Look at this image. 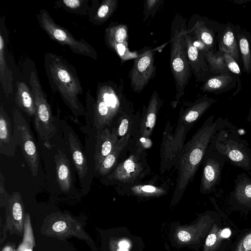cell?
Segmentation results:
<instances>
[{"label":"cell","mask_w":251,"mask_h":251,"mask_svg":"<svg viewBox=\"0 0 251 251\" xmlns=\"http://www.w3.org/2000/svg\"><path fill=\"white\" fill-rule=\"evenodd\" d=\"M229 123L226 119L220 117L214 121V116L211 115L185 144L176 168L177 176L175 198H180L188 184L193 182L212 137L219 130Z\"/></svg>","instance_id":"6da1fadb"},{"label":"cell","mask_w":251,"mask_h":251,"mask_svg":"<svg viewBox=\"0 0 251 251\" xmlns=\"http://www.w3.org/2000/svg\"><path fill=\"white\" fill-rule=\"evenodd\" d=\"M44 64L51 91L59 94L75 116L83 115L84 107L79 99L83 89L75 67L52 53L45 54Z\"/></svg>","instance_id":"7a4b0ae2"},{"label":"cell","mask_w":251,"mask_h":251,"mask_svg":"<svg viewBox=\"0 0 251 251\" xmlns=\"http://www.w3.org/2000/svg\"><path fill=\"white\" fill-rule=\"evenodd\" d=\"M123 90V85L119 87L113 82L100 83L97 86L96 100L88 91L87 107L93 110V124L97 132L109 127L121 114L132 110Z\"/></svg>","instance_id":"3957f363"},{"label":"cell","mask_w":251,"mask_h":251,"mask_svg":"<svg viewBox=\"0 0 251 251\" xmlns=\"http://www.w3.org/2000/svg\"><path fill=\"white\" fill-rule=\"evenodd\" d=\"M187 20L179 13L175 15L170 29V69L175 83L176 94L173 105L175 107L184 94L191 78L192 71L189 63L185 33Z\"/></svg>","instance_id":"277c9868"},{"label":"cell","mask_w":251,"mask_h":251,"mask_svg":"<svg viewBox=\"0 0 251 251\" xmlns=\"http://www.w3.org/2000/svg\"><path fill=\"white\" fill-rule=\"evenodd\" d=\"M151 173L145 148L131 137L126 154L106 178L116 187H126L142 182Z\"/></svg>","instance_id":"5b68a950"},{"label":"cell","mask_w":251,"mask_h":251,"mask_svg":"<svg viewBox=\"0 0 251 251\" xmlns=\"http://www.w3.org/2000/svg\"><path fill=\"white\" fill-rule=\"evenodd\" d=\"M210 145L224 155L231 165L241 168L251 176V150L249 143L241 137L230 123L219 130Z\"/></svg>","instance_id":"8992f818"},{"label":"cell","mask_w":251,"mask_h":251,"mask_svg":"<svg viewBox=\"0 0 251 251\" xmlns=\"http://www.w3.org/2000/svg\"><path fill=\"white\" fill-rule=\"evenodd\" d=\"M29 82L36 110L34 119L35 128L44 145L50 150L52 148L50 140L56 132L51 107L36 72H30Z\"/></svg>","instance_id":"52a82bcc"},{"label":"cell","mask_w":251,"mask_h":251,"mask_svg":"<svg viewBox=\"0 0 251 251\" xmlns=\"http://www.w3.org/2000/svg\"><path fill=\"white\" fill-rule=\"evenodd\" d=\"M38 24L49 37L58 43L68 47L74 53L97 58L94 48L83 39L77 40L64 27L56 23L48 11L41 9L37 14Z\"/></svg>","instance_id":"ba28073f"},{"label":"cell","mask_w":251,"mask_h":251,"mask_svg":"<svg viewBox=\"0 0 251 251\" xmlns=\"http://www.w3.org/2000/svg\"><path fill=\"white\" fill-rule=\"evenodd\" d=\"M174 127L170 122L166 124L160 146V156L161 174L175 169L184 147L185 140L190 129L184 126L177 125L174 132Z\"/></svg>","instance_id":"9c48e42d"},{"label":"cell","mask_w":251,"mask_h":251,"mask_svg":"<svg viewBox=\"0 0 251 251\" xmlns=\"http://www.w3.org/2000/svg\"><path fill=\"white\" fill-rule=\"evenodd\" d=\"M13 125L17 144L21 147L31 175L35 177L38 175L39 166L37 148L27 122L17 108L13 111Z\"/></svg>","instance_id":"30bf717a"},{"label":"cell","mask_w":251,"mask_h":251,"mask_svg":"<svg viewBox=\"0 0 251 251\" xmlns=\"http://www.w3.org/2000/svg\"><path fill=\"white\" fill-rule=\"evenodd\" d=\"M138 53V56L134 59L129 76L133 91L140 93L155 76V50L151 47H145Z\"/></svg>","instance_id":"8fae6325"},{"label":"cell","mask_w":251,"mask_h":251,"mask_svg":"<svg viewBox=\"0 0 251 251\" xmlns=\"http://www.w3.org/2000/svg\"><path fill=\"white\" fill-rule=\"evenodd\" d=\"M226 162V158L209 144L201 163L202 170L200 189L201 193L207 194L216 190L221 183L222 171Z\"/></svg>","instance_id":"7c38bea8"},{"label":"cell","mask_w":251,"mask_h":251,"mask_svg":"<svg viewBox=\"0 0 251 251\" xmlns=\"http://www.w3.org/2000/svg\"><path fill=\"white\" fill-rule=\"evenodd\" d=\"M217 25L207 18L195 14L190 17L187 29L203 48L216 51L215 48L219 35H216V32L223 30L218 31Z\"/></svg>","instance_id":"4fadbf2b"},{"label":"cell","mask_w":251,"mask_h":251,"mask_svg":"<svg viewBox=\"0 0 251 251\" xmlns=\"http://www.w3.org/2000/svg\"><path fill=\"white\" fill-rule=\"evenodd\" d=\"M128 26L125 24L112 23L105 29L104 40L107 47L120 57L122 63L135 59L136 51H131L128 47Z\"/></svg>","instance_id":"5bb4252c"},{"label":"cell","mask_w":251,"mask_h":251,"mask_svg":"<svg viewBox=\"0 0 251 251\" xmlns=\"http://www.w3.org/2000/svg\"><path fill=\"white\" fill-rule=\"evenodd\" d=\"M163 104V101L157 91L152 93L147 107L143 109L139 128L138 136L136 141L144 148V143L151 136L155 125L156 120L159 110Z\"/></svg>","instance_id":"9a60e30c"},{"label":"cell","mask_w":251,"mask_h":251,"mask_svg":"<svg viewBox=\"0 0 251 251\" xmlns=\"http://www.w3.org/2000/svg\"><path fill=\"white\" fill-rule=\"evenodd\" d=\"M51 221H48L47 230L45 234L56 237L75 236L85 240L89 238L82 230L81 226L70 216L54 213L50 216Z\"/></svg>","instance_id":"2e32d148"},{"label":"cell","mask_w":251,"mask_h":251,"mask_svg":"<svg viewBox=\"0 0 251 251\" xmlns=\"http://www.w3.org/2000/svg\"><path fill=\"white\" fill-rule=\"evenodd\" d=\"M185 38L187 56L192 73L196 81L204 82L214 75L210 72L202 51L196 46L194 37L187 29L185 33Z\"/></svg>","instance_id":"e0dca14e"},{"label":"cell","mask_w":251,"mask_h":251,"mask_svg":"<svg viewBox=\"0 0 251 251\" xmlns=\"http://www.w3.org/2000/svg\"><path fill=\"white\" fill-rule=\"evenodd\" d=\"M5 207L6 230L11 234L24 235V204L20 193L13 192Z\"/></svg>","instance_id":"ac0fdd59"},{"label":"cell","mask_w":251,"mask_h":251,"mask_svg":"<svg viewBox=\"0 0 251 251\" xmlns=\"http://www.w3.org/2000/svg\"><path fill=\"white\" fill-rule=\"evenodd\" d=\"M237 86L232 96L236 95L241 88L240 76L231 72L223 73L214 75L208 78L201 87L204 92L216 95L229 91Z\"/></svg>","instance_id":"d6986e66"},{"label":"cell","mask_w":251,"mask_h":251,"mask_svg":"<svg viewBox=\"0 0 251 251\" xmlns=\"http://www.w3.org/2000/svg\"><path fill=\"white\" fill-rule=\"evenodd\" d=\"M216 101L215 99L204 96L187 104L186 108L182 106L180 109L177 124L186 126L190 129Z\"/></svg>","instance_id":"ffe728a7"},{"label":"cell","mask_w":251,"mask_h":251,"mask_svg":"<svg viewBox=\"0 0 251 251\" xmlns=\"http://www.w3.org/2000/svg\"><path fill=\"white\" fill-rule=\"evenodd\" d=\"M119 141L115 126L97 132L94 160L97 172L103 159L112 151Z\"/></svg>","instance_id":"44dd1931"},{"label":"cell","mask_w":251,"mask_h":251,"mask_svg":"<svg viewBox=\"0 0 251 251\" xmlns=\"http://www.w3.org/2000/svg\"><path fill=\"white\" fill-rule=\"evenodd\" d=\"M137 136L133 131H130L119 141L112 151L103 159L97 172L102 176L108 175L116 168L126 154L131 137Z\"/></svg>","instance_id":"7402d4cb"},{"label":"cell","mask_w":251,"mask_h":251,"mask_svg":"<svg viewBox=\"0 0 251 251\" xmlns=\"http://www.w3.org/2000/svg\"><path fill=\"white\" fill-rule=\"evenodd\" d=\"M13 125L2 105L0 106V153L7 156L15 155L17 147Z\"/></svg>","instance_id":"603a6c76"},{"label":"cell","mask_w":251,"mask_h":251,"mask_svg":"<svg viewBox=\"0 0 251 251\" xmlns=\"http://www.w3.org/2000/svg\"><path fill=\"white\" fill-rule=\"evenodd\" d=\"M162 178L154 177L147 182H141L132 186L116 187L125 192L143 195L163 194L174 186L170 180Z\"/></svg>","instance_id":"cb8c5ba5"},{"label":"cell","mask_w":251,"mask_h":251,"mask_svg":"<svg viewBox=\"0 0 251 251\" xmlns=\"http://www.w3.org/2000/svg\"><path fill=\"white\" fill-rule=\"evenodd\" d=\"M230 198L234 204L251 207V178L245 173L238 174L234 180Z\"/></svg>","instance_id":"d4e9b609"},{"label":"cell","mask_w":251,"mask_h":251,"mask_svg":"<svg viewBox=\"0 0 251 251\" xmlns=\"http://www.w3.org/2000/svg\"><path fill=\"white\" fill-rule=\"evenodd\" d=\"M219 50L230 54L238 63L240 51L235 31V27L228 23L224 25L222 32L218 36Z\"/></svg>","instance_id":"484cf974"},{"label":"cell","mask_w":251,"mask_h":251,"mask_svg":"<svg viewBox=\"0 0 251 251\" xmlns=\"http://www.w3.org/2000/svg\"><path fill=\"white\" fill-rule=\"evenodd\" d=\"M68 139L73 160L79 180L82 183L88 172L87 160L83 152L80 143L73 130L69 132Z\"/></svg>","instance_id":"4316f807"},{"label":"cell","mask_w":251,"mask_h":251,"mask_svg":"<svg viewBox=\"0 0 251 251\" xmlns=\"http://www.w3.org/2000/svg\"><path fill=\"white\" fill-rule=\"evenodd\" d=\"M57 180L60 189L63 192L70 190L72 178L70 163L66 155L61 150H57L54 156Z\"/></svg>","instance_id":"83f0119b"},{"label":"cell","mask_w":251,"mask_h":251,"mask_svg":"<svg viewBox=\"0 0 251 251\" xmlns=\"http://www.w3.org/2000/svg\"><path fill=\"white\" fill-rule=\"evenodd\" d=\"M0 28V82L3 92L7 97L13 93V77L12 71L9 69L5 57V39Z\"/></svg>","instance_id":"f1b7e54d"},{"label":"cell","mask_w":251,"mask_h":251,"mask_svg":"<svg viewBox=\"0 0 251 251\" xmlns=\"http://www.w3.org/2000/svg\"><path fill=\"white\" fill-rule=\"evenodd\" d=\"M15 100L17 106L29 116L36 114V107L31 90L25 82L17 81Z\"/></svg>","instance_id":"f546056e"},{"label":"cell","mask_w":251,"mask_h":251,"mask_svg":"<svg viewBox=\"0 0 251 251\" xmlns=\"http://www.w3.org/2000/svg\"><path fill=\"white\" fill-rule=\"evenodd\" d=\"M235 27L244 70L249 75L251 73V35L238 25Z\"/></svg>","instance_id":"4dcf8cb0"},{"label":"cell","mask_w":251,"mask_h":251,"mask_svg":"<svg viewBox=\"0 0 251 251\" xmlns=\"http://www.w3.org/2000/svg\"><path fill=\"white\" fill-rule=\"evenodd\" d=\"M201 50L205 58L210 72L213 75L229 72L223 52L220 50L214 51L204 48Z\"/></svg>","instance_id":"1f68e13d"},{"label":"cell","mask_w":251,"mask_h":251,"mask_svg":"<svg viewBox=\"0 0 251 251\" xmlns=\"http://www.w3.org/2000/svg\"><path fill=\"white\" fill-rule=\"evenodd\" d=\"M118 1V0H102L91 21L97 25L104 24L116 10Z\"/></svg>","instance_id":"d6a6232c"},{"label":"cell","mask_w":251,"mask_h":251,"mask_svg":"<svg viewBox=\"0 0 251 251\" xmlns=\"http://www.w3.org/2000/svg\"><path fill=\"white\" fill-rule=\"evenodd\" d=\"M88 0H62L55 2L57 7L77 15L86 16L90 11Z\"/></svg>","instance_id":"836d02e7"},{"label":"cell","mask_w":251,"mask_h":251,"mask_svg":"<svg viewBox=\"0 0 251 251\" xmlns=\"http://www.w3.org/2000/svg\"><path fill=\"white\" fill-rule=\"evenodd\" d=\"M23 235V242L15 251H33L35 242L28 214H26L25 216Z\"/></svg>","instance_id":"e575fe53"},{"label":"cell","mask_w":251,"mask_h":251,"mask_svg":"<svg viewBox=\"0 0 251 251\" xmlns=\"http://www.w3.org/2000/svg\"><path fill=\"white\" fill-rule=\"evenodd\" d=\"M164 0H146L144 2L143 21L152 18L163 4Z\"/></svg>","instance_id":"d590c367"},{"label":"cell","mask_w":251,"mask_h":251,"mask_svg":"<svg viewBox=\"0 0 251 251\" xmlns=\"http://www.w3.org/2000/svg\"><path fill=\"white\" fill-rule=\"evenodd\" d=\"M223 52L226 66L229 71L239 76H240L241 75V72L238 63L230 54L226 52Z\"/></svg>","instance_id":"8d00e7d4"},{"label":"cell","mask_w":251,"mask_h":251,"mask_svg":"<svg viewBox=\"0 0 251 251\" xmlns=\"http://www.w3.org/2000/svg\"><path fill=\"white\" fill-rule=\"evenodd\" d=\"M10 195L7 192L5 187V179L1 172L0 173V206L5 207Z\"/></svg>","instance_id":"74e56055"},{"label":"cell","mask_w":251,"mask_h":251,"mask_svg":"<svg viewBox=\"0 0 251 251\" xmlns=\"http://www.w3.org/2000/svg\"><path fill=\"white\" fill-rule=\"evenodd\" d=\"M236 251H251V232L244 237L238 246Z\"/></svg>","instance_id":"f35d334b"},{"label":"cell","mask_w":251,"mask_h":251,"mask_svg":"<svg viewBox=\"0 0 251 251\" xmlns=\"http://www.w3.org/2000/svg\"><path fill=\"white\" fill-rule=\"evenodd\" d=\"M217 235L215 233H211L207 236L206 241L205 245L207 247L212 246L216 241Z\"/></svg>","instance_id":"ab89813d"},{"label":"cell","mask_w":251,"mask_h":251,"mask_svg":"<svg viewBox=\"0 0 251 251\" xmlns=\"http://www.w3.org/2000/svg\"><path fill=\"white\" fill-rule=\"evenodd\" d=\"M178 239L182 242H188L191 239L189 233L184 230L180 231L177 234Z\"/></svg>","instance_id":"60d3db41"},{"label":"cell","mask_w":251,"mask_h":251,"mask_svg":"<svg viewBox=\"0 0 251 251\" xmlns=\"http://www.w3.org/2000/svg\"><path fill=\"white\" fill-rule=\"evenodd\" d=\"M118 247L128 249L130 247V244L127 240H122L119 242Z\"/></svg>","instance_id":"b9f144b4"},{"label":"cell","mask_w":251,"mask_h":251,"mask_svg":"<svg viewBox=\"0 0 251 251\" xmlns=\"http://www.w3.org/2000/svg\"><path fill=\"white\" fill-rule=\"evenodd\" d=\"M231 231L229 228H225L221 231V235L223 238H227L230 236Z\"/></svg>","instance_id":"7bdbcfd3"},{"label":"cell","mask_w":251,"mask_h":251,"mask_svg":"<svg viewBox=\"0 0 251 251\" xmlns=\"http://www.w3.org/2000/svg\"><path fill=\"white\" fill-rule=\"evenodd\" d=\"M14 247L12 245H6L1 250V251H15Z\"/></svg>","instance_id":"ee69618b"},{"label":"cell","mask_w":251,"mask_h":251,"mask_svg":"<svg viewBox=\"0 0 251 251\" xmlns=\"http://www.w3.org/2000/svg\"><path fill=\"white\" fill-rule=\"evenodd\" d=\"M247 121L249 123V124L250 126L251 131V106L250 107L249 112L248 116L247 117Z\"/></svg>","instance_id":"f6af8a7d"},{"label":"cell","mask_w":251,"mask_h":251,"mask_svg":"<svg viewBox=\"0 0 251 251\" xmlns=\"http://www.w3.org/2000/svg\"><path fill=\"white\" fill-rule=\"evenodd\" d=\"M249 0H234L233 2H235V3H236L237 4H242V3H245V2H248Z\"/></svg>","instance_id":"bcb514c9"},{"label":"cell","mask_w":251,"mask_h":251,"mask_svg":"<svg viewBox=\"0 0 251 251\" xmlns=\"http://www.w3.org/2000/svg\"><path fill=\"white\" fill-rule=\"evenodd\" d=\"M116 251H129V250L126 248L119 247Z\"/></svg>","instance_id":"7dc6e473"}]
</instances>
